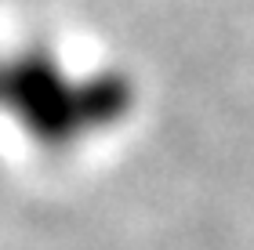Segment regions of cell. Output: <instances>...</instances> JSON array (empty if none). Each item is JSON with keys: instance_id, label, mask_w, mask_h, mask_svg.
Returning <instances> with one entry per match:
<instances>
[{"instance_id": "1", "label": "cell", "mask_w": 254, "mask_h": 250, "mask_svg": "<svg viewBox=\"0 0 254 250\" xmlns=\"http://www.w3.org/2000/svg\"><path fill=\"white\" fill-rule=\"evenodd\" d=\"M134 105V87L113 69L69 73L44 48L0 54V112L48 152L113 131Z\"/></svg>"}]
</instances>
